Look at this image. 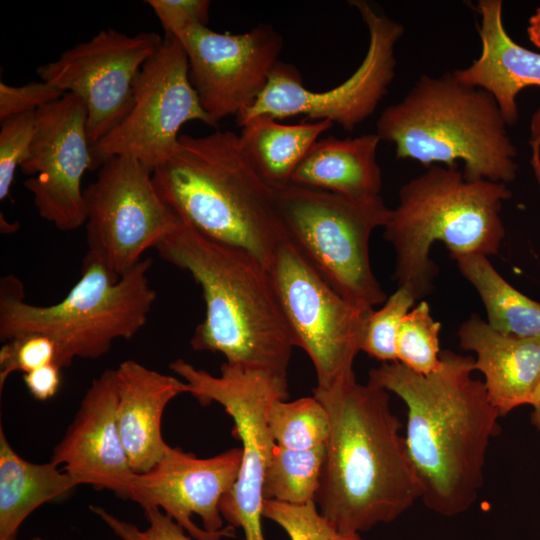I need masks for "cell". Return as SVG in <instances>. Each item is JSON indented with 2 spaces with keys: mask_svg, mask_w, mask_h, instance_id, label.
<instances>
[{
  "mask_svg": "<svg viewBox=\"0 0 540 540\" xmlns=\"http://www.w3.org/2000/svg\"><path fill=\"white\" fill-rule=\"evenodd\" d=\"M440 367L418 374L399 362L369 371L368 382L397 395L407 409L405 442L432 511L456 516L476 501L490 442L501 417L483 381L472 376L474 359L450 350Z\"/></svg>",
  "mask_w": 540,
  "mask_h": 540,
  "instance_id": "obj_1",
  "label": "cell"
},
{
  "mask_svg": "<svg viewBox=\"0 0 540 540\" xmlns=\"http://www.w3.org/2000/svg\"><path fill=\"white\" fill-rule=\"evenodd\" d=\"M313 396L330 423L315 498L325 517L341 531L360 533L394 521L421 499L388 391L352 374L330 388L315 387Z\"/></svg>",
  "mask_w": 540,
  "mask_h": 540,
  "instance_id": "obj_2",
  "label": "cell"
},
{
  "mask_svg": "<svg viewBox=\"0 0 540 540\" xmlns=\"http://www.w3.org/2000/svg\"><path fill=\"white\" fill-rule=\"evenodd\" d=\"M156 249L164 260L188 271L202 289L205 317L194 330L191 347L287 380L295 346L266 267L182 220Z\"/></svg>",
  "mask_w": 540,
  "mask_h": 540,
  "instance_id": "obj_3",
  "label": "cell"
},
{
  "mask_svg": "<svg viewBox=\"0 0 540 540\" xmlns=\"http://www.w3.org/2000/svg\"><path fill=\"white\" fill-rule=\"evenodd\" d=\"M152 177L162 200L184 223L267 267L285 233L273 189L244 155L238 134L180 135Z\"/></svg>",
  "mask_w": 540,
  "mask_h": 540,
  "instance_id": "obj_4",
  "label": "cell"
},
{
  "mask_svg": "<svg viewBox=\"0 0 540 540\" xmlns=\"http://www.w3.org/2000/svg\"><path fill=\"white\" fill-rule=\"evenodd\" d=\"M507 126L488 92L446 72L420 76L401 101L381 112L376 134L394 144L398 159L424 167L462 161L466 179L507 184L518 169Z\"/></svg>",
  "mask_w": 540,
  "mask_h": 540,
  "instance_id": "obj_5",
  "label": "cell"
},
{
  "mask_svg": "<svg viewBox=\"0 0 540 540\" xmlns=\"http://www.w3.org/2000/svg\"><path fill=\"white\" fill-rule=\"evenodd\" d=\"M512 193L505 183L468 180L458 167L431 165L398 192L384 237L395 251L394 279L417 301L431 293L438 267L430 258L436 241L451 257L498 253L505 236L502 204Z\"/></svg>",
  "mask_w": 540,
  "mask_h": 540,
  "instance_id": "obj_6",
  "label": "cell"
},
{
  "mask_svg": "<svg viewBox=\"0 0 540 540\" xmlns=\"http://www.w3.org/2000/svg\"><path fill=\"white\" fill-rule=\"evenodd\" d=\"M152 258H143L119 280L85 256L81 276L67 295L52 305L25 301L20 279L0 281V340L28 333L51 338L55 364L69 367L75 359H97L114 341L133 338L147 323L157 293L151 286Z\"/></svg>",
  "mask_w": 540,
  "mask_h": 540,
  "instance_id": "obj_7",
  "label": "cell"
},
{
  "mask_svg": "<svg viewBox=\"0 0 540 540\" xmlns=\"http://www.w3.org/2000/svg\"><path fill=\"white\" fill-rule=\"evenodd\" d=\"M272 189L284 233L306 262L353 305L384 303L369 255L372 232L391 214L381 195L358 199L292 183Z\"/></svg>",
  "mask_w": 540,
  "mask_h": 540,
  "instance_id": "obj_8",
  "label": "cell"
},
{
  "mask_svg": "<svg viewBox=\"0 0 540 540\" xmlns=\"http://www.w3.org/2000/svg\"><path fill=\"white\" fill-rule=\"evenodd\" d=\"M170 370L189 387L202 405L216 402L234 421L233 434L242 443L237 479L220 502L224 520L241 528L245 540H265L262 528L263 485L275 442L266 413L277 399H287V380L268 372L223 363L220 375L198 369L182 358Z\"/></svg>",
  "mask_w": 540,
  "mask_h": 540,
  "instance_id": "obj_9",
  "label": "cell"
},
{
  "mask_svg": "<svg viewBox=\"0 0 540 540\" xmlns=\"http://www.w3.org/2000/svg\"><path fill=\"white\" fill-rule=\"evenodd\" d=\"M295 347L315 369L318 388H330L354 374L361 351L364 310L338 294L283 235L266 267ZM373 310V309H372Z\"/></svg>",
  "mask_w": 540,
  "mask_h": 540,
  "instance_id": "obj_10",
  "label": "cell"
},
{
  "mask_svg": "<svg viewBox=\"0 0 540 540\" xmlns=\"http://www.w3.org/2000/svg\"><path fill=\"white\" fill-rule=\"evenodd\" d=\"M349 4L358 10L369 32L366 55L354 73L330 90L311 91L294 66L279 61L255 102L236 116L238 126L262 115L277 120L304 115L352 131L374 113L394 79L395 46L404 28L379 14L367 1Z\"/></svg>",
  "mask_w": 540,
  "mask_h": 540,
  "instance_id": "obj_11",
  "label": "cell"
},
{
  "mask_svg": "<svg viewBox=\"0 0 540 540\" xmlns=\"http://www.w3.org/2000/svg\"><path fill=\"white\" fill-rule=\"evenodd\" d=\"M152 174L134 158L115 156L101 164L95 181L84 189L86 257L114 280L181 222L160 197Z\"/></svg>",
  "mask_w": 540,
  "mask_h": 540,
  "instance_id": "obj_12",
  "label": "cell"
},
{
  "mask_svg": "<svg viewBox=\"0 0 540 540\" xmlns=\"http://www.w3.org/2000/svg\"><path fill=\"white\" fill-rule=\"evenodd\" d=\"M189 121L214 126L191 84L182 44L164 37L136 76L129 113L91 147L94 168L111 157L126 156L153 172L174 152L180 129Z\"/></svg>",
  "mask_w": 540,
  "mask_h": 540,
  "instance_id": "obj_13",
  "label": "cell"
},
{
  "mask_svg": "<svg viewBox=\"0 0 540 540\" xmlns=\"http://www.w3.org/2000/svg\"><path fill=\"white\" fill-rule=\"evenodd\" d=\"M162 43L163 38L154 32L128 35L104 29L36 71L42 81L83 102L92 147L129 113L136 76Z\"/></svg>",
  "mask_w": 540,
  "mask_h": 540,
  "instance_id": "obj_14",
  "label": "cell"
},
{
  "mask_svg": "<svg viewBox=\"0 0 540 540\" xmlns=\"http://www.w3.org/2000/svg\"><path fill=\"white\" fill-rule=\"evenodd\" d=\"M28 175L25 188L39 215L61 231L85 224L84 189L87 170H95L87 135V111L76 95L35 112V132L28 158L20 166Z\"/></svg>",
  "mask_w": 540,
  "mask_h": 540,
  "instance_id": "obj_15",
  "label": "cell"
},
{
  "mask_svg": "<svg viewBox=\"0 0 540 540\" xmlns=\"http://www.w3.org/2000/svg\"><path fill=\"white\" fill-rule=\"evenodd\" d=\"M176 38L187 55L191 84L214 126L255 102L283 46L281 35L268 24L239 34L193 25Z\"/></svg>",
  "mask_w": 540,
  "mask_h": 540,
  "instance_id": "obj_16",
  "label": "cell"
},
{
  "mask_svg": "<svg viewBox=\"0 0 540 540\" xmlns=\"http://www.w3.org/2000/svg\"><path fill=\"white\" fill-rule=\"evenodd\" d=\"M241 459L242 447L198 458L168 445L153 468L136 473L129 499L143 510L159 508L195 540L234 537V527L223 526L220 502L237 479Z\"/></svg>",
  "mask_w": 540,
  "mask_h": 540,
  "instance_id": "obj_17",
  "label": "cell"
},
{
  "mask_svg": "<svg viewBox=\"0 0 540 540\" xmlns=\"http://www.w3.org/2000/svg\"><path fill=\"white\" fill-rule=\"evenodd\" d=\"M50 461L62 465L78 485L130 498L136 473L118 426L114 369L92 380Z\"/></svg>",
  "mask_w": 540,
  "mask_h": 540,
  "instance_id": "obj_18",
  "label": "cell"
},
{
  "mask_svg": "<svg viewBox=\"0 0 540 540\" xmlns=\"http://www.w3.org/2000/svg\"><path fill=\"white\" fill-rule=\"evenodd\" d=\"M117 420L121 438L135 473H145L162 458L168 444L161 433L163 412L186 382L129 359L114 369Z\"/></svg>",
  "mask_w": 540,
  "mask_h": 540,
  "instance_id": "obj_19",
  "label": "cell"
},
{
  "mask_svg": "<svg viewBox=\"0 0 540 540\" xmlns=\"http://www.w3.org/2000/svg\"><path fill=\"white\" fill-rule=\"evenodd\" d=\"M460 347L475 354L474 367L500 416L528 405L540 379V339L502 333L476 314L458 329Z\"/></svg>",
  "mask_w": 540,
  "mask_h": 540,
  "instance_id": "obj_20",
  "label": "cell"
},
{
  "mask_svg": "<svg viewBox=\"0 0 540 540\" xmlns=\"http://www.w3.org/2000/svg\"><path fill=\"white\" fill-rule=\"evenodd\" d=\"M502 8L501 0L478 1L481 55L470 66L452 72L461 82L488 92L511 126L519 118L517 95L526 87H540V53L522 47L509 36Z\"/></svg>",
  "mask_w": 540,
  "mask_h": 540,
  "instance_id": "obj_21",
  "label": "cell"
},
{
  "mask_svg": "<svg viewBox=\"0 0 540 540\" xmlns=\"http://www.w3.org/2000/svg\"><path fill=\"white\" fill-rule=\"evenodd\" d=\"M380 142L376 133L317 140L293 172L291 183L351 198L380 196Z\"/></svg>",
  "mask_w": 540,
  "mask_h": 540,
  "instance_id": "obj_22",
  "label": "cell"
},
{
  "mask_svg": "<svg viewBox=\"0 0 540 540\" xmlns=\"http://www.w3.org/2000/svg\"><path fill=\"white\" fill-rule=\"evenodd\" d=\"M79 486L58 465L22 458L0 427V540H17L22 523L45 503L59 500Z\"/></svg>",
  "mask_w": 540,
  "mask_h": 540,
  "instance_id": "obj_23",
  "label": "cell"
},
{
  "mask_svg": "<svg viewBox=\"0 0 540 540\" xmlns=\"http://www.w3.org/2000/svg\"><path fill=\"white\" fill-rule=\"evenodd\" d=\"M333 125L328 120L286 125L262 115L247 122L238 136L251 165L275 187L291 183L297 166L319 136Z\"/></svg>",
  "mask_w": 540,
  "mask_h": 540,
  "instance_id": "obj_24",
  "label": "cell"
},
{
  "mask_svg": "<svg viewBox=\"0 0 540 540\" xmlns=\"http://www.w3.org/2000/svg\"><path fill=\"white\" fill-rule=\"evenodd\" d=\"M452 258L479 294L490 326L508 335L540 339V302L508 283L487 256L468 254Z\"/></svg>",
  "mask_w": 540,
  "mask_h": 540,
  "instance_id": "obj_25",
  "label": "cell"
},
{
  "mask_svg": "<svg viewBox=\"0 0 540 540\" xmlns=\"http://www.w3.org/2000/svg\"><path fill=\"white\" fill-rule=\"evenodd\" d=\"M325 460V445L290 450L275 445L266 470L263 497L302 505L315 501Z\"/></svg>",
  "mask_w": 540,
  "mask_h": 540,
  "instance_id": "obj_26",
  "label": "cell"
},
{
  "mask_svg": "<svg viewBox=\"0 0 540 540\" xmlns=\"http://www.w3.org/2000/svg\"><path fill=\"white\" fill-rule=\"evenodd\" d=\"M266 421L275 444L290 450L325 445L330 431L328 413L314 396L290 402L275 400L267 410Z\"/></svg>",
  "mask_w": 540,
  "mask_h": 540,
  "instance_id": "obj_27",
  "label": "cell"
},
{
  "mask_svg": "<svg viewBox=\"0 0 540 540\" xmlns=\"http://www.w3.org/2000/svg\"><path fill=\"white\" fill-rule=\"evenodd\" d=\"M441 323L435 321L425 300L417 303L403 318L397 339V362L410 370L428 375L441 365Z\"/></svg>",
  "mask_w": 540,
  "mask_h": 540,
  "instance_id": "obj_28",
  "label": "cell"
},
{
  "mask_svg": "<svg viewBox=\"0 0 540 540\" xmlns=\"http://www.w3.org/2000/svg\"><path fill=\"white\" fill-rule=\"evenodd\" d=\"M414 295L398 287L378 310L369 313L361 351L382 363L397 362V339L403 318L416 303Z\"/></svg>",
  "mask_w": 540,
  "mask_h": 540,
  "instance_id": "obj_29",
  "label": "cell"
},
{
  "mask_svg": "<svg viewBox=\"0 0 540 540\" xmlns=\"http://www.w3.org/2000/svg\"><path fill=\"white\" fill-rule=\"evenodd\" d=\"M263 517L278 524L290 540H363L360 533L338 529L311 501L293 505L264 499Z\"/></svg>",
  "mask_w": 540,
  "mask_h": 540,
  "instance_id": "obj_30",
  "label": "cell"
},
{
  "mask_svg": "<svg viewBox=\"0 0 540 540\" xmlns=\"http://www.w3.org/2000/svg\"><path fill=\"white\" fill-rule=\"evenodd\" d=\"M0 200H5L17 167L28 158L34 132L35 112L6 118L0 125Z\"/></svg>",
  "mask_w": 540,
  "mask_h": 540,
  "instance_id": "obj_31",
  "label": "cell"
},
{
  "mask_svg": "<svg viewBox=\"0 0 540 540\" xmlns=\"http://www.w3.org/2000/svg\"><path fill=\"white\" fill-rule=\"evenodd\" d=\"M57 349L46 335L28 333L5 342L0 349V392L8 377L14 372L23 374L54 363Z\"/></svg>",
  "mask_w": 540,
  "mask_h": 540,
  "instance_id": "obj_32",
  "label": "cell"
},
{
  "mask_svg": "<svg viewBox=\"0 0 540 540\" xmlns=\"http://www.w3.org/2000/svg\"><path fill=\"white\" fill-rule=\"evenodd\" d=\"M89 508L121 540H195L159 508L144 510L148 523L145 529H139L135 524L118 518L103 507L90 505Z\"/></svg>",
  "mask_w": 540,
  "mask_h": 540,
  "instance_id": "obj_33",
  "label": "cell"
},
{
  "mask_svg": "<svg viewBox=\"0 0 540 540\" xmlns=\"http://www.w3.org/2000/svg\"><path fill=\"white\" fill-rule=\"evenodd\" d=\"M66 93L45 81L11 86L0 82V120L27 112H36Z\"/></svg>",
  "mask_w": 540,
  "mask_h": 540,
  "instance_id": "obj_34",
  "label": "cell"
},
{
  "mask_svg": "<svg viewBox=\"0 0 540 540\" xmlns=\"http://www.w3.org/2000/svg\"><path fill=\"white\" fill-rule=\"evenodd\" d=\"M159 19L165 37H177L193 25L207 26L210 1L208 0H148Z\"/></svg>",
  "mask_w": 540,
  "mask_h": 540,
  "instance_id": "obj_35",
  "label": "cell"
},
{
  "mask_svg": "<svg viewBox=\"0 0 540 540\" xmlns=\"http://www.w3.org/2000/svg\"><path fill=\"white\" fill-rule=\"evenodd\" d=\"M61 368L52 363L23 374L29 393L37 400L45 401L55 396L61 384Z\"/></svg>",
  "mask_w": 540,
  "mask_h": 540,
  "instance_id": "obj_36",
  "label": "cell"
},
{
  "mask_svg": "<svg viewBox=\"0 0 540 540\" xmlns=\"http://www.w3.org/2000/svg\"><path fill=\"white\" fill-rule=\"evenodd\" d=\"M527 35L531 43L540 48V7L529 18Z\"/></svg>",
  "mask_w": 540,
  "mask_h": 540,
  "instance_id": "obj_37",
  "label": "cell"
},
{
  "mask_svg": "<svg viewBox=\"0 0 540 540\" xmlns=\"http://www.w3.org/2000/svg\"><path fill=\"white\" fill-rule=\"evenodd\" d=\"M528 405L532 407L531 422L540 431V379L531 394Z\"/></svg>",
  "mask_w": 540,
  "mask_h": 540,
  "instance_id": "obj_38",
  "label": "cell"
},
{
  "mask_svg": "<svg viewBox=\"0 0 540 540\" xmlns=\"http://www.w3.org/2000/svg\"><path fill=\"white\" fill-rule=\"evenodd\" d=\"M530 143L535 148L540 146V106L535 111L530 123Z\"/></svg>",
  "mask_w": 540,
  "mask_h": 540,
  "instance_id": "obj_39",
  "label": "cell"
},
{
  "mask_svg": "<svg viewBox=\"0 0 540 540\" xmlns=\"http://www.w3.org/2000/svg\"><path fill=\"white\" fill-rule=\"evenodd\" d=\"M28 540H43V539L41 537H39V536H35V537H32V538H30Z\"/></svg>",
  "mask_w": 540,
  "mask_h": 540,
  "instance_id": "obj_40",
  "label": "cell"
}]
</instances>
